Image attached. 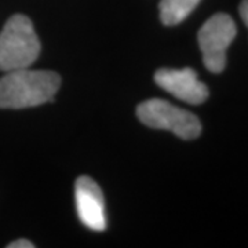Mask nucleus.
<instances>
[{
  "instance_id": "obj_2",
  "label": "nucleus",
  "mask_w": 248,
  "mask_h": 248,
  "mask_svg": "<svg viewBox=\"0 0 248 248\" xmlns=\"http://www.w3.org/2000/svg\"><path fill=\"white\" fill-rule=\"evenodd\" d=\"M39 54L40 42L32 21L22 14L13 16L0 32V71L29 68Z\"/></svg>"
},
{
  "instance_id": "obj_7",
  "label": "nucleus",
  "mask_w": 248,
  "mask_h": 248,
  "mask_svg": "<svg viewBox=\"0 0 248 248\" xmlns=\"http://www.w3.org/2000/svg\"><path fill=\"white\" fill-rule=\"evenodd\" d=\"M202 0H161L160 19L164 25H178L190 16Z\"/></svg>"
},
{
  "instance_id": "obj_5",
  "label": "nucleus",
  "mask_w": 248,
  "mask_h": 248,
  "mask_svg": "<svg viewBox=\"0 0 248 248\" xmlns=\"http://www.w3.org/2000/svg\"><path fill=\"white\" fill-rule=\"evenodd\" d=\"M155 81L163 90L178 99L200 105L208 98V87L197 79L192 68L184 69H159L155 73Z\"/></svg>"
},
{
  "instance_id": "obj_6",
  "label": "nucleus",
  "mask_w": 248,
  "mask_h": 248,
  "mask_svg": "<svg viewBox=\"0 0 248 248\" xmlns=\"http://www.w3.org/2000/svg\"><path fill=\"white\" fill-rule=\"evenodd\" d=\"M75 200L78 215L83 225L95 232H104L107 229L104 195L94 179L86 175L76 179Z\"/></svg>"
},
{
  "instance_id": "obj_9",
  "label": "nucleus",
  "mask_w": 248,
  "mask_h": 248,
  "mask_svg": "<svg viewBox=\"0 0 248 248\" xmlns=\"http://www.w3.org/2000/svg\"><path fill=\"white\" fill-rule=\"evenodd\" d=\"M9 248H33L35 247V244L33 243H31V241H28V240H16V241H13V243H10Z\"/></svg>"
},
{
  "instance_id": "obj_1",
  "label": "nucleus",
  "mask_w": 248,
  "mask_h": 248,
  "mask_svg": "<svg viewBox=\"0 0 248 248\" xmlns=\"http://www.w3.org/2000/svg\"><path fill=\"white\" fill-rule=\"evenodd\" d=\"M61 78L51 71L29 68L6 72L0 78V109H25L54 101Z\"/></svg>"
},
{
  "instance_id": "obj_8",
  "label": "nucleus",
  "mask_w": 248,
  "mask_h": 248,
  "mask_svg": "<svg viewBox=\"0 0 248 248\" xmlns=\"http://www.w3.org/2000/svg\"><path fill=\"white\" fill-rule=\"evenodd\" d=\"M239 13L240 17L243 19V22H244L246 27L248 28V0H243V1L240 3Z\"/></svg>"
},
{
  "instance_id": "obj_3",
  "label": "nucleus",
  "mask_w": 248,
  "mask_h": 248,
  "mask_svg": "<svg viewBox=\"0 0 248 248\" xmlns=\"http://www.w3.org/2000/svg\"><path fill=\"white\" fill-rule=\"evenodd\" d=\"M137 116L145 125L156 130H169L186 141L196 140L202 134V123L197 116L160 98H152L140 104Z\"/></svg>"
},
{
  "instance_id": "obj_4",
  "label": "nucleus",
  "mask_w": 248,
  "mask_h": 248,
  "mask_svg": "<svg viewBox=\"0 0 248 248\" xmlns=\"http://www.w3.org/2000/svg\"><path fill=\"white\" fill-rule=\"evenodd\" d=\"M237 35L233 18L225 13L208 18L197 33L204 66L213 73H221L226 66V51Z\"/></svg>"
}]
</instances>
